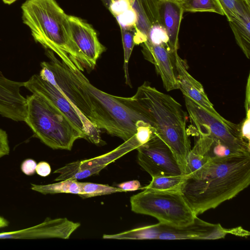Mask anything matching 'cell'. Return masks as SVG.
Returning <instances> with one entry per match:
<instances>
[{"instance_id":"836d02e7","label":"cell","mask_w":250,"mask_h":250,"mask_svg":"<svg viewBox=\"0 0 250 250\" xmlns=\"http://www.w3.org/2000/svg\"><path fill=\"white\" fill-rule=\"evenodd\" d=\"M9 225V222L4 217L0 216V229L6 227Z\"/></svg>"},{"instance_id":"d4e9b609","label":"cell","mask_w":250,"mask_h":250,"mask_svg":"<svg viewBox=\"0 0 250 250\" xmlns=\"http://www.w3.org/2000/svg\"><path fill=\"white\" fill-rule=\"evenodd\" d=\"M122 43L124 49L125 77L126 84L131 86V83L128 74V62L130 58L133 47L134 30L125 29L120 28Z\"/></svg>"},{"instance_id":"4316f807","label":"cell","mask_w":250,"mask_h":250,"mask_svg":"<svg viewBox=\"0 0 250 250\" xmlns=\"http://www.w3.org/2000/svg\"><path fill=\"white\" fill-rule=\"evenodd\" d=\"M208 160L191 149L186 161L185 175H188L203 167Z\"/></svg>"},{"instance_id":"d6986e66","label":"cell","mask_w":250,"mask_h":250,"mask_svg":"<svg viewBox=\"0 0 250 250\" xmlns=\"http://www.w3.org/2000/svg\"><path fill=\"white\" fill-rule=\"evenodd\" d=\"M237 44L246 58H250V9H246L240 16L229 21Z\"/></svg>"},{"instance_id":"e575fe53","label":"cell","mask_w":250,"mask_h":250,"mask_svg":"<svg viewBox=\"0 0 250 250\" xmlns=\"http://www.w3.org/2000/svg\"><path fill=\"white\" fill-rule=\"evenodd\" d=\"M105 7L108 9L110 3H111L112 0H101Z\"/></svg>"},{"instance_id":"8d00e7d4","label":"cell","mask_w":250,"mask_h":250,"mask_svg":"<svg viewBox=\"0 0 250 250\" xmlns=\"http://www.w3.org/2000/svg\"><path fill=\"white\" fill-rule=\"evenodd\" d=\"M247 6L250 7V0H242Z\"/></svg>"},{"instance_id":"d6a6232c","label":"cell","mask_w":250,"mask_h":250,"mask_svg":"<svg viewBox=\"0 0 250 250\" xmlns=\"http://www.w3.org/2000/svg\"><path fill=\"white\" fill-rule=\"evenodd\" d=\"M51 172V167L48 163L41 161L37 164L36 172L39 176L45 177L48 176Z\"/></svg>"},{"instance_id":"277c9868","label":"cell","mask_w":250,"mask_h":250,"mask_svg":"<svg viewBox=\"0 0 250 250\" xmlns=\"http://www.w3.org/2000/svg\"><path fill=\"white\" fill-rule=\"evenodd\" d=\"M21 9L22 22L36 42L55 54L67 53L85 68L83 58L71 36L68 15L55 0H26Z\"/></svg>"},{"instance_id":"e0dca14e","label":"cell","mask_w":250,"mask_h":250,"mask_svg":"<svg viewBox=\"0 0 250 250\" xmlns=\"http://www.w3.org/2000/svg\"><path fill=\"white\" fill-rule=\"evenodd\" d=\"M159 21L166 29L170 46L175 52L179 48V33L184 13L182 2L178 0H158Z\"/></svg>"},{"instance_id":"3957f363","label":"cell","mask_w":250,"mask_h":250,"mask_svg":"<svg viewBox=\"0 0 250 250\" xmlns=\"http://www.w3.org/2000/svg\"><path fill=\"white\" fill-rule=\"evenodd\" d=\"M119 99L153 124L157 135L174 153L185 175L187 158L191 147L187 128V114L181 104L147 82L140 86L133 96H119Z\"/></svg>"},{"instance_id":"83f0119b","label":"cell","mask_w":250,"mask_h":250,"mask_svg":"<svg viewBox=\"0 0 250 250\" xmlns=\"http://www.w3.org/2000/svg\"><path fill=\"white\" fill-rule=\"evenodd\" d=\"M115 18L120 28L135 30L137 21V15L133 7L116 16Z\"/></svg>"},{"instance_id":"9a60e30c","label":"cell","mask_w":250,"mask_h":250,"mask_svg":"<svg viewBox=\"0 0 250 250\" xmlns=\"http://www.w3.org/2000/svg\"><path fill=\"white\" fill-rule=\"evenodd\" d=\"M141 45L145 59L154 65L166 90L169 91L178 89L174 68L177 53H174L162 45H153L146 42Z\"/></svg>"},{"instance_id":"4fadbf2b","label":"cell","mask_w":250,"mask_h":250,"mask_svg":"<svg viewBox=\"0 0 250 250\" xmlns=\"http://www.w3.org/2000/svg\"><path fill=\"white\" fill-rule=\"evenodd\" d=\"M81 224L66 218H46L42 223L26 229L0 233V239H69Z\"/></svg>"},{"instance_id":"5b68a950","label":"cell","mask_w":250,"mask_h":250,"mask_svg":"<svg viewBox=\"0 0 250 250\" xmlns=\"http://www.w3.org/2000/svg\"><path fill=\"white\" fill-rule=\"evenodd\" d=\"M26 100L24 122L35 136L48 147L70 150L75 141L86 139L85 134L49 101L33 94Z\"/></svg>"},{"instance_id":"44dd1931","label":"cell","mask_w":250,"mask_h":250,"mask_svg":"<svg viewBox=\"0 0 250 250\" xmlns=\"http://www.w3.org/2000/svg\"><path fill=\"white\" fill-rule=\"evenodd\" d=\"M185 177V175L152 177L149 184L143 188L161 191H180L181 186Z\"/></svg>"},{"instance_id":"52a82bcc","label":"cell","mask_w":250,"mask_h":250,"mask_svg":"<svg viewBox=\"0 0 250 250\" xmlns=\"http://www.w3.org/2000/svg\"><path fill=\"white\" fill-rule=\"evenodd\" d=\"M184 98L189 118L197 134L209 135L234 149L250 153V144L242 137L239 124L233 123L221 115H214L188 98Z\"/></svg>"},{"instance_id":"ba28073f","label":"cell","mask_w":250,"mask_h":250,"mask_svg":"<svg viewBox=\"0 0 250 250\" xmlns=\"http://www.w3.org/2000/svg\"><path fill=\"white\" fill-rule=\"evenodd\" d=\"M32 94L38 95L54 105L86 136V140L96 145H103L100 130L96 127L72 105L65 96L55 86L34 74L24 86Z\"/></svg>"},{"instance_id":"d590c367","label":"cell","mask_w":250,"mask_h":250,"mask_svg":"<svg viewBox=\"0 0 250 250\" xmlns=\"http://www.w3.org/2000/svg\"><path fill=\"white\" fill-rule=\"evenodd\" d=\"M2 1L6 4L10 5L14 3L15 1H17V0H2Z\"/></svg>"},{"instance_id":"ac0fdd59","label":"cell","mask_w":250,"mask_h":250,"mask_svg":"<svg viewBox=\"0 0 250 250\" xmlns=\"http://www.w3.org/2000/svg\"><path fill=\"white\" fill-rule=\"evenodd\" d=\"M197 135L198 138L191 149L208 160L250 153L234 149L209 135L205 134Z\"/></svg>"},{"instance_id":"5bb4252c","label":"cell","mask_w":250,"mask_h":250,"mask_svg":"<svg viewBox=\"0 0 250 250\" xmlns=\"http://www.w3.org/2000/svg\"><path fill=\"white\" fill-rule=\"evenodd\" d=\"M24 82L6 78L0 71V114L15 121H25L27 100L20 92Z\"/></svg>"},{"instance_id":"7a4b0ae2","label":"cell","mask_w":250,"mask_h":250,"mask_svg":"<svg viewBox=\"0 0 250 250\" xmlns=\"http://www.w3.org/2000/svg\"><path fill=\"white\" fill-rule=\"evenodd\" d=\"M250 184V153L209 160L186 175L180 192L196 216L235 197Z\"/></svg>"},{"instance_id":"30bf717a","label":"cell","mask_w":250,"mask_h":250,"mask_svg":"<svg viewBox=\"0 0 250 250\" xmlns=\"http://www.w3.org/2000/svg\"><path fill=\"white\" fill-rule=\"evenodd\" d=\"M140 146L134 135L106 153L89 159L74 161L55 170L53 173L59 175L54 180H77L98 175L107 165Z\"/></svg>"},{"instance_id":"6da1fadb","label":"cell","mask_w":250,"mask_h":250,"mask_svg":"<svg viewBox=\"0 0 250 250\" xmlns=\"http://www.w3.org/2000/svg\"><path fill=\"white\" fill-rule=\"evenodd\" d=\"M45 54L50 61L41 63L39 76L57 88L98 129L125 142L136 134L138 121L149 122L121 102L119 96L92 85L83 74L82 64L69 54L59 52L57 55L60 60L49 49H46Z\"/></svg>"},{"instance_id":"ffe728a7","label":"cell","mask_w":250,"mask_h":250,"mask_svg":"<svg viewBox=\"0 0 250 250\" xmlns=\"http://www.w3.org/2000/svg\"><path fill=\"white\" fill-rule=\"evenodd\" d=\"M31 189L43 194L66 193L82 194L80 182L76 180L67 179L47 185L31 184Z\"/></svg>"},{"instance_id":"7402d4cb","label":"cell","mask_w":250,"mask_h":250,"mask_svg":"<svg viewBox=\"0 0 250 250\" xmlns=\"http://www.w3.org/2000/svg\"><path fill=\"white\" fill-rule=\"evenodd\" d=\"M182 5L184 12H211L224 16L215 0H183Z\"/></svg>"},{"instance_id":"f1b7e54d","label":"cell","mask_w":250,"mask_h":250,"mask_svg":"<svg viewBox=\"0 0 250 250\" xmlns=\"http://www.w3.org/2000/svg\"><path fill=\"white\" fill-rule=\"evenodd\" d=\"M239 125L242 137L250 144V108L246 109V117Z\"/></svg>"},{"instance_id":"4dcf8cb0","label":"cell","mask_w":250,"mask_h":250,"mask_svg":"<svg viewBox=\"0 0 250 250\" xmlns=\"http://www.w3.org/2000/svg\"><path fill=\"white\" fill-rule=\"evenodd\" d=\"M37 163L33 159H26L21 163V171L27 176H31L36 172Z\"/></svg>"},{"instance_id":"7c38bea8","label":"cell","mask_w":250,"mask_h":250,"mask_svg":"<svg viewBox=\"0 0 250 250\" xmlns=\"http://www.w3.org/2000/svg\"><path fill=\"white\" fill-rule=\"evenodd\" d=\"M68 22L72 39L83 58L85 68L94 69L105 47L99 41L95 29L85 21L68 15Z\"/></svg>"},{"instance_id":"8fae6325","label":"cell","mask_w":250,"mask_h":250,"mask_svg":"<svg viewBox=\"0 0 250 250\" xmlns=\"http://www.w3.org/2000/svg\"><path fill=\"white\" fill-rule=\"evenodd\" d=\"M158 239L213 240L224 238L227 234H235V228L227 229L220 224H212L196 216L194 221L188 225L176 227L158 223Z\"/></svg>"},{"instance_id":"1f68e13d","label":"cell","mask_w":250,"mask_h":250,"mask_svg":"<svg viewBox=\"0 0 250 250\" xmlns=\"http://www.w3.org/2000/svg\"><path fill=\"white\" fill-rule=\"evenodd\" d=\"M118 187L122 189L124 192L132 191L138 190L141 188L140 182L136 180H131L120 183Z\"/></svg>"},{"instance_id":"74e56055","label":"cell","mask_w":250,"mask_h":250,"mask_svg":"<svg viewBox=\"0 0 250 250\" xmlns=\"http://www.w3.org/2000/svg\"><path fill=\"white\" fill-rule=\"evenodd\" d=\"M180 0V1H182H182H183V0Z\"/></svg>"},{"instance_id":"cb8c5ba5","label":"cell","mask_w":250,"mask_h":250,"mask_svg":"<svg viewBox=\"0 0 250 250\" xmlns=\"http://www.w3.org/2000/svg\"><path fill=\"white\" fill-rule=\"evenodd\" d=\"M146 42L153 45H162L173 53L167 33L161 23L151 24L148 29Z\"/></svg>"},{"instance_id":"9c48e42d","label":"cell","mask_w":250,"mask_h":250,"mask_svg":"<svg viewBox=\"0 0 250 250\" xmlns=\"http://www.w3.org/2000/svg\"><path fill=\"white\" fill-rule=\"evenodd\" d=\"M136 149L139 164L151 177L184 175L174 153L158 135Z\"/></svg>"},{"instance_id":"8992f818","label":"cell","mask_w":250,"mask_h":250,"mask_svg":"<svg viewBox=\"0 0 250 250\" xmlns=\"http://www.w3.org/2000/svg\"><path fill=\"white\" fill-rule=\"evenodd\" d=\"M131 210L149 215L162 224L176 227L193 222L196 216L179 190L155 191L144 189L132 196Z\"/></svg>"},{"instance_id":"484cf974","label":"cell","mask_w":250,"mask_h":250,"mask_svg":"<svg viewBox=\"0 0 250 250\" xmlns=\"http://www.w3.org/2000/svg\"><path fill=\"white\" fill-rule=\"evenodd\" d=\"M229 21L238 18L247 9H250L242 0H215Z\"/></svg>"},{"instance_id":"603a6c76","label":"cell","mask_w":250,"mask_h":250,"mask_svg":"<svg viewBox=\"0 0 250 250\" xmlns=\"http://www.w3.org/2000/svg\"><path fill=\"white\" fill-rule=\"evenodd\" d=\"M82 194L80 195L83 198L105 195L124 191L118 187L108 185L96 184L90 182H80Z\"/></svg>"},{"instance_id":"2e32d148","label":"cell","mask_w":250,"mask_h":250,"mask_svg":"<svg viewBox=\"0 0 250 250\" xmlns=\"http://www.w3.org/2000/svg\"><path fill=\"white\" fill-rule=\"evenodd\" d=\"M174 68L178 89L184 96L188 98L208 112L221 116L208 97L202 84L189 73L186 62L177 53L175 55Z\"/></svg>"},{"instance_id":"f546056e","label":"cell","mask_w":250,"mask_h":250,"mask_svg":"<svg viewBox=\"0 0 250 250\" xmlns=\"http://www.w3.org/2000/svg\"><path fill=\"white\" fill-rule=\"evenodd\" d=\"M10 152L8 135L5 131L0 128V158Z\"/></svg>"}]
</instances>
